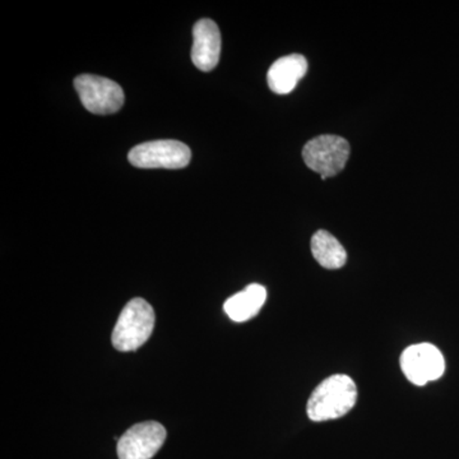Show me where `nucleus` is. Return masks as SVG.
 <instances>
[{
	"mask_svg": "<svg viewBox=\"0 0 459 459\" xmlns=\"http://www.w3.org/2000/svg\"><path fill=\"white\" fill-rule=\"evenodd\" d=\"M358 400V388L351 377L337 374L323 380L307 401V418L312 421H328L349 413Z\"/></svg>",
	"mask_w": 459,
	"mask_h": 459,
	"instance_id": "obj_1",
	"label": "nucleus"
},
{
	"mask_svg": "<svg viewBox=\"0 0 459 459\" xmlns=\"http://www.w3.org/2000/svg\"><path fill=\"white\" fill-rule=\"evenodd\" d=\"M155 327L153 307L143 299H133L124 307L113 331V346L117 351L131 352L147 342Z\"/></svg>",
	"mask_w": 459,
	"mask_h": 459,
	"instance_id": "obj_2",
	"label": "nucleus"
},
{
	"mask_svg": "<svg viewBox=\"0 0 459 459\" xmlns=\"http://www.w3.org/2000/svg\"><path fill=\"white\" fill-rule=\"evenodd\" d=\"M350 143L338 135H319L305 144L303 159L310 170L318 172L323 180L343 170L350 157Z\"/></svg>",
	"mask_w": 459,
	"mask_h": 459,
	"instance_id": "obj_3",
	"label": "nucleus"
},
{
	"mask_svg": "<svg viewBox=\"0 0 459 459\" xmlns=\"http://www.w3.org/2000/svg\"><path fill=\"white\" fill-rule=\"evenodd\" d=\"M128 159L135 168L177 170L189 165L192 151L179 141L146 142L133 147Z\"/></svg>",
	"mask_w": 459,
	"mask_h": 459,
	"instance_id": "obj_4",
	"label": "nucleus"
},
{
	"mask_svg": "<svg viewBox=\"0 0 459 459\" xmlns=\"http://www.w3.org/2000/svg\"><path fill=\"white\" fill-rule=\"evenodd\" d=\"M74 87L84 108L90 113L114 114L123 107L124 91L119 84L108 78L81 74L75 78Z\"/></svg>",
	"mask_w": 459,
	"mask_h": 459,
	"instance_id": "obj_5",
	"label": "nucleus"
},
{
	"mask_svg": "<svg viewBox=\"0 0 459 459\" xmlns=\"http://www.w3.org/2000/svg\"><path fill=\"white\" fill-rule=\"evenodd\" d=\"M401 368L411 383L421 386L443 376L446 361L434 344L419 343L402 353Z\"/></svg>",
	"mask_w": 459,
	"mask_h": 459,
	"instance_id": "obj_6",
	"label": "nucleus"
},
{
	"mask_svg": "<svg viewBox=\"0 0 459 459\" xmlns=\"http://www.w3.org/2000/svg\"><path fill=\"white\" fill-rule=\"evenodd\" d=\"M166 440V430L156 421L133 425L117 440L119 459H151L161 449Z\"/></svg>",
	"mask_w": 459,
	"mask_h": 459,
	"instance_id": "obj_7",
	"label": "nucleus"
},
{
	"mask_svg": "<svg viewBox=\"0 0 459 459\" xmlns=\"http://www.w3.org/2000/svg\"><path fill=\"white\" fill-rule=\"evenodd\" d=\"M221 56V33L212 20L198 21L193 29L192 60L199 71L216 68Z\"/></svg>",
	"mask_w": 459,
	"mask_h": 459,
	"instance_id": "obj_8",
	"label": "nucleus"
},
{
	"mask_svg": "<svg viewBox=\"0 0 459 459\" xmlns=\"http://www.w3.org/2000/svg\"><path fill=\"white\" fill-rule=\"evenodd\" d=\"M307 72V62L300 54L280 57L268 71V86L277 95L292 92Z\"/></svg>",
	"mask_w": 459,
	"mask_h": 459,
	"instance_id": "obj_9",
	"label": "nucleus"
},
{
	"mask_svg": "<svg viewBox=\"0 0 459 459\" xmlns=\"http://www.w3.org/2000/svg\"><path fill=\"white\" fill-rule=\"evenodd\" d=\"M265 299H267V291H265L264 286L252 283L243 291L228 299L223 305V310L234 322H247V320L255 318L259 313L265 303Z\"/></svg>",
	"mask_w": 459,
	"mask_h": 459,
	"instance_id": "obj_10",
	"label": "nucleus"
},
{
	"mask_svg": "<svg viewBox=\"0 0 459 459\" xmlns=\"http://www.w3.org/2000/svg\"><path fill=\"white\" fill-rule=\"evenodd\" d=\"M312 253L316 261L327 270H338L346 264L347 253L342 244L325 230L313 235Z\"/></svg>",
	"mask_w": 459,
	"mask_h": 459,
	"instance_id": "obj_11",
	"label": "nucleus"
}]
</instances>
